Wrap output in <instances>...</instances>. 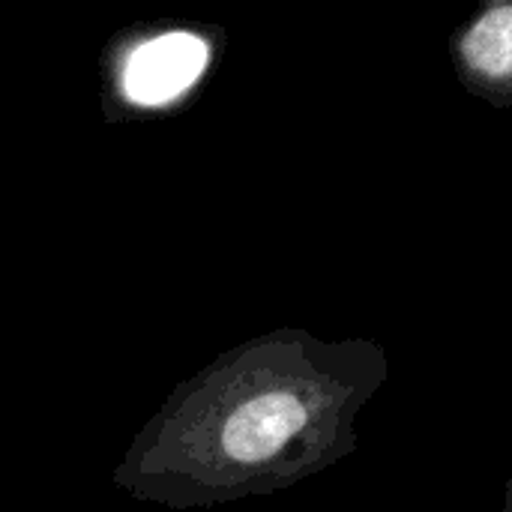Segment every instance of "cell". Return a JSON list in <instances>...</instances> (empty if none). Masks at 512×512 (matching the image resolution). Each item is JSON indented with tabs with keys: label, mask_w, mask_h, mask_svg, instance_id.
Instances as JSON below:
<instances>
[{
	"label": "cell",
	"mask_w": 512,
	"mask_h": 512,
	"mask_svg": "<svg viewBox=\"0 0 512 512\" xmlns=\"http://www.w3.org/2000/svg\"><path fill=\"white\" fill-rule=\"evenodd\" d=\"M369 336L276 327L180 381L135 432L111 480L141 504L204 510L264 498L345 462L357 420L390 381Z\"/></svg>",
	"instance_id": "6da1fadb"
},
{
	"label": "cell",
	"mask_w": 512,
	"mask_h": 512,
	"mask_svg": "<svg viewBox=\"0 0 512 512\" xmlns=\"http://www.w3.org/2000/svg\"><path fill=\"white\" fill-rule=\"evenodd\" d=\"M501 512H512V474L504 486V498H501Z\"/></svg>",
	"instance_id": "277c9868"
},
{
	"label": "cell",
	"mask_w": 512,
	"mask_h": 512,
	"mask_svg": "<svg viewBox=\"0 0 512 512\" xmlns=\"http://www.w3.org/2000/svg\"><path fill=\"white\" fill-rule=\"evenodd\" d=\"M219 33L186 21L132 24L114 33L99 60L108 123L150 117L186 102L207 78Z\"/></svg>",
	"instance_id": "7a4b0ae2"
},
{
	"label": "cell",
	"mask_w": 512,
	"mask_h": 512,
	"mask_svg": "<svg viewBox=\"0 0 512 512\" xmlns=\"http://www.w3.org/2000/svg\"><path fill=\"white\" fill-rule=\"evenodd\" d=\"M459 81L495 108H512V0L480 6L453 36Z\"/></svg>",
	"instance_id": "3957f363"
}]
</instances>
